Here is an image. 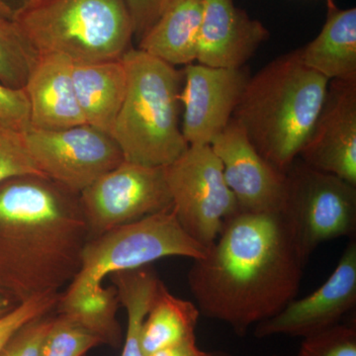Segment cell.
Wrapping results in <instances>:
<instances>
[{
    "instance_id": "cell-1",
    "label": "cell",
    "mask_w": 356,
    "mask_h": 356,
    "mask_svg": "<svg viewBox=\"0 0 356 356\" xmlns=\"http://www.w3.org/2000/svg\"><path fill=\"white\" fill-rule=\"evenodd\" d=\"M193 261L187 280L201 315L241 337L296 298L306 264L282 211H240Z\"/></svg>"
},
{
    "instance_id": "cell-2",
    "label": "cell",
    "mask_w": 356,
    "mask_h": 356,
    "mask_svg": "<svg viewBox=\"0 0 356 356\" xmlns=\"http://www.w3.org/2000/svg\"><path fill=\"white\" fill-rule=\"evenodd\" d=\"M88 240L79 195L37 175L0 182V290L14 301L69 286Z\"/></svg>"
},
{
    "instance_id": "cell-3",
    "label": "cell",
    "mask_w": 356,
    "mask_h": 356,
    "mask_svg": "<svg viewBox=\"0 0 356 356\" xmlns=\"http://www.w3.org/2000/svg\"><path fill=\"white\" fill-rule=\"evenodd\" d=\"M329 83L293 51L250 77L233 118L262 158L285 173L310 138Z\"/></svg>"
},
{
    "instance_id": "cell-4",
    "label": "cell",
    "mask_w": 356,
    "mask_h": 356,
    "mask_svg": "<svg viewBox=\"0 0 356 356\" xmlns=\"http://www.w3.org/2000/svg\"><path fill=\"white\" fill-rule=\"evenodd\" d=\"M122 60L127 91L110 135L125 161L165 168L189 146L178 117L184 74L138 48H131Z\"/></svg>"
},
{
    "instance_id": "cell-5",
    "label": "cell",
    "mask_w": 356,
    "mask_h": 356,
    "mask_svg": "<svg viewBox=\"0 0 356 356\" xmlns=\"http://www.w3.org/2000/svg\"><path fill=\"white\" fill-rule=\"evenodd\" d=\"M11 19L38 55L60 54L72 64L120 60L132 48L126 0H22Z\"/></svg>"
},
{
    "instance_id": "cell-6",
    "label": "cell",
    "mask_w": 356,
    "mask_h": 356,
    "mask_svg": "<svg viewBox=\"0 0 356 356\" xmlns=\"http://www.w3.org/2000/svg\"><path fill=\"white\" fill-rule=\"evenodd\" d=\"M207 248L194 241L178 222L172 209L124 225L90 238L84 245L76 277L60 293L57 312L74 305L120 271L149 266L170 257L201 259Z\"/></svg>"
},
{
    "instance_id": "cell-7",
    "label": "cell",
    "mask_w": 356,
    "mask_h": 356,
    "mask_svg": "<svg viewBox=\"0 0 356 356\" xmlns=\"http://www.w3.org/2000/svg\"><path fill=\"white\" fill-rule=\"evenodd\" d=\"M285 175L282 213L304 261L322 243L355 236L356 185L312 168L300 159Z\"/></svg>"
},
{
    "instance_id": "cell-8",
    "label": "cell",
    "mask_w": 356,
    "mask_h": 356,
    "mask_svg": "<svg viewBox=\"0 0 356 356\" xmlns=\"http://www.w3.org/2000/svg\"><path fill=\"white\" fill-rule=\"evenodd\" d=\"M165 170L178 222L194 241L209 247L225 222L241 211L221 161L209 145H189Z\"/></svg>"
},
{
    "instance_id": "cell-9",
    "label": "cell",
    "mask_w": 356,
    "mask_h": 356,
    "mask_svg": "<svg viewBox=\"0 0 356 356\" xmlns=\"http://www.w3.org/2000/svg\"><path fill=\"white\" fill-rule=\"evenodd\" d=\"M79 203L88 240L172 209L165 168L127 161L86 187L79 195Z\"/></svg>"
},
{
    "instance_id": "cell-10",
    "label": "cell",
    "mask_w": 356,
    "mask_h": 356,
    "mask_svg": "<svg viewBox=\"0 0 356 356\" xmlns=\"http://www.w3.org/2000/svg\"><path fill=\"white\" fill-rule=\"evenodd\" d=\"M24 136L40 172L76 195L125 161L113 138L88 124L55 131L29 127Z\"/></svg>"
},
{
    "instance_id": "cell-11",
    "label": "cell",
    "mask_w": 356,
    "mask_h": 356,
    "mask_svg": "<svg viewBox=\"0 0 356 356\" xmlns=\"http://www.w3.org/2000/svg\"><path fill=\"white\" fill-rule=\"evenodd\" d=\"M250 77L245 67L185 65L179 100L184 106L181 132L187 144H212L233 118Z\"/></svg>"
},
{
    "instance_id": "cell-12",
    "label": "cell",
    "mask_w": 356,
    "mask_h": 356,
    "mask_svg": "<svg viewBox=\"0 0 356 356\" xmlns=\"http://www.w3.org/2000/svg\"><path fill=\"white\" fill-rule=\"evenodd\" d=\"M356 304V243L344 250L324 284L304 298L292 300L273 318L255 325L259 339L275 336L307 337L339 324Z\"/></svg>"
},
{
    "instance_id": "cell-13",
    "label": "cell",
    "mask_w": 356,
    "mask_h": 356,
    "mask_svg": "<svg viewBox=\"0 0 356 356\" xmlns=\"http://www.w3.org/2000/svg\"><path fill=\"white\" fill-rule=\"evenodd\" d=\"M210 146L221 161L225 180L241 211H282L286 175L262 158L235 119Z\"/></svg>"
},
{
    "instance_id": "cell-14",
    "label": "cell",
    "mask_w": 356,
    "mask_h": 356,
    "mask_svg": "<svg viewBox=\"0 0 356 356\" xmlns=\"http://www.w3.org/2000/svg\"><path fill=\"white\" fill-rule=\"evenodd\" d=\"M299 159L356 185V77L330 81L322 111Z\"/></svg>"
},
{
    "instance_id": "cell-15",
    "label": "cell",
    "mask_w": 356,
    "mask_h": 356,
    "mask_svg": "<svg viewBox=\"0 0 356 356\" xmlns=\"http://www.w3.org/2000/svg\"><path fill=\"white\" fill-rule=\"evenodd\" d=\"M269 32L234 0H203L196 62L220 69H241L254 55Z\"/></svg>"
},
{
    "instance_id": "cell-16",
    "label": "cell",
    "mask_w": 356,
    "mask_h": 356,
    "mask_svg": "<svg viewBox=\"0 0 356 356\" xmlns=\"http://www.w3.org/2000/svg\"><path fill=\"white\" fill-rule=\"evenodd\" d=\"M30 127L64 130L86 124L72 81V63L60 54L38 55L24 88Z\"/></svg>"
},
{
    "instance_id": "cell-17",
    "label": "cell",
    "mask_w": 356,
    "mask_h": 356,
    "mask_svg": "<svg viewBox=\"0 0 356 356\" xmlns=\"http://www.w3.org/2000/svg\"><path fill=\"white\" fill-rule=\"evenodd\" d=\"M72 81L86 124L110 135L127 91L123 60L72 64Z\"/></svg>"
},
{
    "instance_id": "cell-18",
    "label": "cell",
    "mask_w": 356,
    "mask_h": 356,
    "mask_svg": "<svg viewBox=\"0 0 356 356\" xmlns=\"http://www.w3.org/2000/svg\"><path fill=\"white\" fill-rule=\"evenodd\" d=\"M203 0H172L138 49L173 65L196 62Z\"/></svg>"
},
{
    "instance_id": "cell-19",
    "label": "cell",
    "mask_w": 356,
    "mask_h": 356,
    "mask_svg": "<svg viewBox=\"0 0 356 356\" xmlns=\"http://www.w3.org/2000/svg\"><path fill=\"white\" fill-rule=\"evenodd\" d=\"M307 67L327 81L356 77V8L327 6V19L317 37L299 49Z\"/></svg>"
},
{
    "instance_id": "cell-20",
    "label": "cell",
    "mask_w": 356,
    "mask_h": 356,
    "mask_svg": "<svg viewBox=\"0 0 356 356\" xmlns=\"http://www.w3.org/2000/svg\"><path fill=\"white\" fill-rule=\"evenodd\" d=\"M200 315L195 304L175 296L161 281L143 322L140 344L145 355L196 337Z\"/></svg>"
},
{
    "instance_id": "cell-21",
    "label": "cell",
    "mask_w": 356,
    "mask_h": 356,
    "mask_svg": "<svg viewBox=\"0 0 356 356\" xmlns=\"http://www.w3.org/2000/svg\"><path fill=\"white\" fill-rule=\"evenodd\" d=\"M109 277L116 288L120 305L127 313V331L121 356H146L140 344V332L161 280L149 266L120 271Z\"/></svg>"
},
{
    "instance_id": "cell-22",
    "label": "cell",
    "mask_w": 356,
    "mask_h": 356,
    "mask_svg": "<svg viewBox=\"0 0 356 356\" xmlns=\"http://www.w3.org/2000/svg\"><path fill=\"white\" fill-rule=\"evenodd\" d=\"M120 305L116 288L102 286L79 300L74 305L58 312L74 318L95 334L102 344L118 348L122 343V329L117 320Z\"/></svg>"
},
{
    "instance_id": "cell-23",
    "label": "cell",
    "mask_w": 356,
    "mask_h": 356,
    "mask_svg": "<svg viewBox=\"0 0 356 356\" xmlns=\"http://www.w3.org/2000/svg\"><path fill=\"white\" fill-rule=\"evenodd\" d=\"M37 58L13 19L0 17V83L23 89Z\"/></svg>"
},
{
    "instance_id": "cell-24",
    "label": "cell",
    "mask_w": 356,
    "mask_h": 356,
    "mask_svg": "<svg viewBox=\"0 0 356 356\" xmlns=\"http://www.w3.org/2000/svg\"><path fill=\"white\" fill-rule=\"evenodd\" d=\"M102 341L64 314L54 316L42 343L41 356H84Z\"/></svg>"
},
{
    "instance_id": "cell-25",
    "label": "cell",
    "mask_w": 356,
    "mask_h": 356,
    "mask_svg": "<svg viewBox=\"0 0 356 356\" xmlns=\"http://www.w3.org/2000/svg\"><path fill=\"white\" fill-rule=\"evenodd\" d=\"M24 175L46 177L32 159L24 132L0 123V182Z\"/></svg>"
},
{
    "instance_id": "cell-26",
    "label": "cell",
    "mask_w": 356,
    "mask_h": 356,
    "mask_svg": "<svg viewBox=\"0 0 356 356\" xmlns=\"http://www.w3.org/2000/svg\"><path fill=\"white\" fill-rule=\"evenodd\" d=\"M297 356H356L355 325L337 324L304 337Z\"/></svg>"
},
{
    "instance_id": "cell-27",
    "label": "cell",
    "mask_w": 356,
    "mask_h": 356,
    "mask_svg": "<svg viewBox=\"0 0 356 356\" xmlns=\"http://www.w3.org/2000/svg\"><path fill=\"white\" fill-rule=\"evenodd\" d=\"M60 298V293L40 295L22 302L13 310L0 317V350L23 325L56 310Z\"/></svg>"
},
{
    "instance_id": "cell-28",
    "label": "cell",
    "mask_w": 356,
    "mask_h": 356,
    "mask_svg": "<svg viewBox=\"0 0 356 356\" xmlns=\"http://www.w3.org/2000/svg\"><path fill=\"white\" fill-rule=\"evenodd\" d=\"M51 313L20 327L0 350V356H41L42 343L53 321Z\"/></svg>"
},
{
    "instance_id": "cell-29",
    "label": "cell",
    "mask_w": 356,
    "mask_h": 356,
    "mask_svg": "<svg viewBox=\"0 0 356 356\" xmlns=\"http://www.w3.org/2000/svg\"><path fill=\"white\" fill-rule=\"evenodd\" d=\"M0 123L23 132L30 127L29 102L23 89L0 83Z\"/></svg>"
},
{
    "instance_id": "cell-30",
    "label": "cell",
    "mask_w": 356,
    "mask_h": 356,
    "mask_svg": "<svg viewBox=\"0 0 356 356\" xmlns=\"http://www.w3.org/2000/svg\"><path fill=\"white\" fill-rule=\"evenodd\" d=\"M132 17L134 37L140 41L172 0H126Z\"/></svg>"
},
{
    "instance_id": "cell-31",
    "label": "cell",
    "mask_w": 356,
    "mask_h": 356,
    "mask_svg": "<svg viewBox=\"0 0 356 356\" xmlns=\"http://www.w3.org/2000/svg\"><path fill=\"white\" fill-rule=\"evenodd\" d=\"M149 356H212V353L201 350L196 343V337H194L166 346Z\"/></svg>"
},
{
    "instance_id": "cell-32",
    "label": "cell",
    "mask_w": 356,
    "mask_h": 356,
    "mask_svg": "<svg viewBox=\"0 0 356 356\" xmlns=\"http://www.w3.org/2000/svg\"><path fill=\"white\" fill-rule=\"evenodd\" d=\"M17 305H19V303L14 301L11 297H9L8 295H6V293L0 290V317L13 310Z\"/></svg>"
},
{
    "instance_id": "cell-33",
    "label": "cell",
    "mask_w": 356,
    "mask_h": 356,
    "mask_svg": "<svg viewBox=\"0 0 356 356\" xmlns=\"http://www.w3.org/2000/svg\"><path fill=\"white\" fill-rule=\"evenodd\" d=\"M22 1V0H21ZM14 8L9 3V0H0V17L11 19Z\"/></svg>"
},
{
    "instance_id": "cell-34",
    "label": "cell",
    "mask_w": 356,
    "mask_h": 356,
    "mask_svg": "<svg viewBox=\"0 0 356 356\" xmlns=\"http://www.w3.org/2000/svg\"><path fill=\"white\" fill-rule=\"evenodd\" d=\"M325 1H327V6H334V4H336L334 3V0H325Z\"/></svg>"
},
{
    "instance_id": "cell-35",
    "label": "cell",
    "mask_w": 356,
    "mask_h": 356,
    "mask_svg": "<svg viewBox=\"0 0 356 356\" xmlns=\"http://www.w3.org/2000/svg\"><path fill=\"white\" fill-rule=\"evenodd\" d=\"M212 356H228L222 353H212Z\"/></svg>"
},
{
    "instance_id": "cell-36",
    "label": "cell",
    "mask_w": 356,
    "mask_h": 356,
    "mask_svg": "<svg viewBox=\"0 0 356 356\" xmlns=\"http://www.w3.org/2000/svg\"><path fill=\"white\" fill-rule=\"evenodd\" d=\"M274 356H278V355H274Z\"/></svg>"
}]
</instances>
